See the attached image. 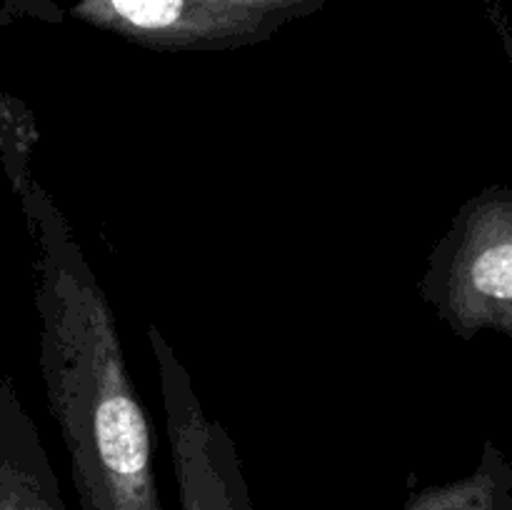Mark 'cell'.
<instances>
[{"label": "cell", "mask_w": 512, "mask_h": 510, "mask_svg": "<svg viewBox=\"0 0 512 510\" xmlns=\"http://www.w3.org/2000/svg\"><path fill=\"white\" fill-rule=\"evenodd\" d=\"M13 190L35 245L40 375L80 510H163L113 305L48 190L33 173Z\"/></svg>", "instance_id": "6da1fadb"}, {"label": "cell", "mask_w": 512, "mask_h": 510, "mask_svg": "<svg viewBox=\"0 0 512 510\" xmlns=\"http://www.w3.org/2000/svg\"><path fill=\"white\" fill-rule=\"evenodd\" d=\"M418 288L460 338H512V190L495 185L458 210Z\"/></svg>", "instance_id": "7a4b0ae2"}, {"label": "cell", "mask_w": 512, "mask_h": 510, "mask_svg": "<svg viewBox=\"0 0 512 510\" xmlns=\"http://www.w3.org/2000/svg\"><path fill=\"white\" fill-rule=\"evenodd\" d=\"M163 395L180 510H255L225 425L203 410L193 378L158 325H148Z\"/></svg>", "instance_id": "3957f363"}, {"label": "cell", "mask_w": 512, "mask_h": 510, "mask_svg": "<svg viewBox=\"0 0 512 510\" xmlns=\"http://www.w3.org/2000/svg\"><path fill=\"white\" fill-rule=\"evenodd\" d=\"M0 510H68L43 438L5 375H0Z\"/></svg>", "instance_id": "277c9868"}, {"label": "cell", "mask_w": 512, "mask_h": 510, "mask_svg": "<svg viewBox=\"0 0 512 510\" xmlns=\"http://www.w3.org/2000/svg\"><path fill=\"white\" fill-rule=\"evenodd\" d=\"M403 510H512V465L488 440L473 473L418 490Z\"/></svg>", "instance_id": "5b68a950"}, {"label": "cell", "mask_w": 512, "mask_h": 510, "mask_svg": "<svg viewBox=\"0 0 512 510\" xmlns=\"http://www.w3.org/2000/svg\"><path fill=\"white\" fill-rule=\"evenodd\" d=\"M35 140H38V130L33 125V115L23 108V103L0 93V153H3V165L13 188L33 173L30 155H33Z\"/></svg>", "instance_id": "8992f818"}, {"label": "cell", "mask_w": 512, "mask_h": 510, "mask_svg": "<svg viewBox=\"0 0 512 510\" xmlns=\"http://www.w3.org/2000/svg\"><path fill=\"white\" fill-rule=\"evenodd\" d=\"M0 20H3V18H0Z\"/></svg>", "instance_id": "52a82bcc"}]
</instances>
